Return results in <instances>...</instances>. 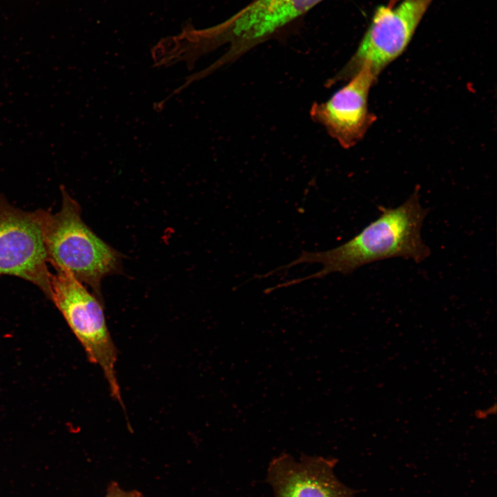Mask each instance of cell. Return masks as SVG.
<instances>
[{
    "label": "cell",
    "mask_w": 497,
    "mask_h": 497,
    "mask_svg": "<svg viewBox=\"0 0 497 497\" xmlns=\"http://www.w3.org/2000/svg\"><path fill=\"white\" fill-rule=\"evenodd\" d=\"M50 275L52 302L81 345L87 359L101 370L111 396L123 407L116 364L117 350L108 329L99 297L69 273Z\"/></svg>",
    "instance_id": "3"
},
{
    "label": "cell",
    "mask_w": 497,
    "mask_h": 497,
    "mask_svg": "<svg viewBox=\"0 0 497 497\" xmlns=\"http://www.w3.org/2000/svg\"><path fill=\"white\" fill-rule=\"evenodd\" d=\"M378 217L358 234L344 244L324 251H304L282 266L263 275L266 277L302 263H319L322 269L311 275L289 280L269 289L272 292L311 279H321L330 273L348 275L357 269L393 257L421 262L431 254L423 242L421 228L427 210L420 203L418 188L396 208L379 207Z\"/></svg>",
    "instance_id": "1"
},
{
    "label": "cell",
    "mask_w": 497,
    "mask_h": 497,
    "mask_svg": "<svg viewBox=\"0 0 497 497\" xmlns=\"http://www.w3.org/2000/svg\"><path fill=\"white\" fill-rule=\"evenodd\" d=\"M104 497H145L141 492L136 490L126 491L121 489L115 482L108 485Z\"/></svg>",
    "instance_id": "9"
},
{
    "label": "cell",
    "mask_w": 497,
    "mask_h": 497,
    "mask_svg": "<svg viewBox=\"0 0 497 497\" xmlns=\"http://www.w3.org/2000/svg\"><path fill=\"white\" fill-rule=\"evenodd\" d=\"M322 1L253 0L226 20L206 28L205 37L213 50L228 45L217 59L224 66L275 36Z\"/></svg>",
    "instance_id": "6"
},
{
    "label": "cell",
    "mask_w": 497,
    "mask_h": 497,
    "mask_svg": "<svg viewBox=\"0 0 497 497\" xmlns=\"http://www.w3.org/2000/svg\"><path fill=\"white\" fill-rule=\"evenodd\" d=\"M433 1L402 0L378 7L353 55L325 86L347 81L362 68L378 77L405 50Z\"/></svg>",
    "instance_id": "4"
},
{
    "label": "cell",
    "mask_w": 497,
    "mask_h": 497,
    "mask_svg": "<svg viewBox=\"0 0 497 497\" xmlns=\"http://www.w3.org/2000/svg\"><path fill=\"white\" fill-rule=\"evenodd\" d=\"M61 206L55 214L49 211L44 226L48 264L69 273L101 296V282L120 270L121 255L99 237L83 221L81 208L64 186Z\"/></svg>",
    "instance_id": "2"
},
{
    "label": "cell",
    "mask_w": 497,
    "mask_h": 497,
    "mask_svg": "<svg viewBox=\"0 0 497 497\" xmlns=\"http://www.w3.org/2000/svg\"><path fill=\"white\" fill-rule=\"evenodd\" d=\"M337 462L335 458L304 454L298 462L282 453L271 461L266 481L274 497H355L357 491L335 475Z\"/></svg>",
    "instance_id": "8"
},
{
    "label": "cell",
    "mask_w": 497,
    "mask_h": 497,
    "mask_svg": "<svg viewBox=\"0 0 497 497\" xmlns=\"http://www.w3.org/2000/svg\"><path fill=\"white\" fill-rule=\"evenodd\" d=\"M48 211L21 210L0 194V277H19L50 300V275L44 240Z\"/></svg>",
    "instance_id": "5"
},
{
    "label": "cell",
    "mask_w": 497,
    "mask_h": 497,
    "mask_svg": "<svg viewBox=\"0 0 497 497\" xmlns=\"http://www.w3.org/2000/svg\"><path fill=\"white\" fill-rule=\"evenodd\" d=\"M376 77L362 68L324 101H315L309 115L313 122L324 128L342 148L357 144L376 120L370 113L368 98Z\"/></svg>",
    "instance_id": "7"
}]
</instances>
